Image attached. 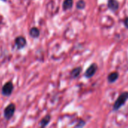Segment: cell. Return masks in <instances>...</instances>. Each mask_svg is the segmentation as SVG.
Segmentation results:
<instances>
[{
  "label": "cell",
  "mask_w": 128,
  "mask_h": 128,
  "mask_svg": "<svg viewBox=\"0 0 128 128\" xmlns=\"http://www.w3.org/2000/svg\"><path fill=\"white\" fill-rule=\"evenodd\" d=\"M128 100V91H123L122 92L117 100H115L114 105H113V111H117L119 110L127 101Z\"/></svg>",
  "instance_id": "1"
},
{
  "label": "cell",
  "mask_w": 128,
  "mask_h": 128,
  "mask_svg": "<svg viewBox=\"0 0 128 128\" xmlns=\"http://www.w3.org/2000/svg\"><path fill=\"white\" fill-rule=\"evenodd\" d=\"M15 109H16V107H15V105L14 103L9 104L4 110L5 118L7 119H10L13 116V115L15 112Z\"/></svg>",
  "instance_id": "2"
},
{
  "label": "cell",
  "mask_w": 128,
  "mask_h": 128,
  "mask_svg": "<svg viewBox=\"0 0 128 128\" xmlns=\"http://www.w3.org/2000/svg\"><path fill=\"white\" fill-rule=\"evenodd\" d=\"M98 69V66L96 63H93L91 64L88 68L87 69V70L85 71V76L87 78H91L94 76V74L96 73V72L97 71Z\"/></svg>",
  "instance_id": "3"
},
{
  "label": "cell",
  "mask_w": 128,
  "mask_h": 128,
  "mask_svg": "<svg viewBox=\"0 0 128 128\" xmlns=\"http://www.w3.org/2000/svg\"><path fill=\"white\" fill-rule=\"evenodd\" d=\"M13 88H14V86H13L12 82H8L3 87V90H2L3 94L6 95V96L10 95L12 94V91H13Z\"/></svg>",
  "instance_id": "4"
},
{
  "label": "cell",
  "mask_w": 128,
  "mask_h": 128,
  "mask_svg": "<svg viewBox=\"0 0 128 128\" xmlns=\"http://www.w3.org/2000/svg\"><path fill=\"white\" fill-rule=\"evenodd\" d=\"M108 8L111 11H117L119 8V2L117 0H108Z\"/></svg>",
  "instance_id": "5"
},
{
  "label": "cell",
  "mask_w": 128,
  "mask_h": 128,
  "mask_svg": "<svg viewBox=\"0 0 128 128\" xmlns=\"http://www.w3.org/2000/svg\"><path fill=\"white\" fill-rule=\"evenodd\" d=\"M15 44L17 45V47L18 49H22L24 48L25 46H26V44H27V41L26 39L22 37V36H20V37H18L15 40Z\"/></svg>",
  "instance_id": "6"
},
{
  "label": "cell",
  "mask_w": 128,
  "mask_h": 128,
  "mask_svg": "<svg viewBox=\"0 0 128 128\" xmlns=\"http://www.w3.org/2000/svg\"><path fill=\"white\" fill-rule=\"evenodd\" d=\"M118 77H119V73L116 71H114L108 74L107 79L109 83H113V82H116V80L118 79Z\"/></svg>",
  "instance_id": "7"
},
{
  "label": "cell",
  "mask_w": 128,
  "mask_h": 128,
  "mask_svg": "<svg viewBox=\"0 0 128 128\" xmlns=\"http://www.w3.org/2000/svg\"><path fill=\"white\" fill-rule=\"evenodd\" d=\"M81 67H75V69H73L72 70V72H71V76H72V77H73V78H77L79 75H80V73H81Z\"/></svg>",
  "instance_id": "8"
},
{
  "label": "cell",
  "mask_w": 128,
  "mask_h": 128,
  "mask_svg": "<svg viewBox=\"0 0 128 128\" xmlns=\"http://www.w3.org/2000/svg\"><path fill=\"white\" fill-rule=\"evenodd\" d=\"M73 5V1L72 0H65L63 4V8L64 10L70 9Z\"/></svg>",
  "instance_id": "9"
},
{
  "label": "cell",
  "mask_w": 128,
  "mask_h": 128,
  "mask_svg": "<svg viewBox=\"0 0 128 128\" xmlns=\"http://www.w3.org/2000/svg\"><path fill=\"white\" fill-rule=\"evenodd\" d=\"M30 36H32L33 38H38L40 35V32L39 30V29L36 28V27H33L30 29Z\"/></svg>",
  "instance_id": "10"
},
{
  "label": "cell",
  "mask_w": 128,
  "mask_h": 128,
  "mask_svg": "<svg viewBox=\"0 0 128 128\" xmlns=\"http://www.w3.org/2000/svg\"><path fill=\"white\" fill-rule=\"evenodd\" d=\"M50 120H51V116H50V115H46V116L41 121V122H40L41 127H45V126L49 123Z\"/></svg>",
  "instance_id": "11"
},
{
  "label": "cell",
  "mask_w": 128,
  "mask_h": 128,
  "mask_svg": "<svg viewBox=\"0 0 128 128\" xmlns=\"http://www.w3.org/2000/svg\"><path fill=\"white\" fill-rule=\"evenodd\" d=\"M85 5H86V4L84 0H79L76 4V7L78 9H84Z\"/></svg>",
  "instance_id": "12"
},
{
  "label": "cell",
  "mask_w": 128,
  "mask_h": 128,
  "mask_svg": "<svg viewBox=\"0 0 128 128\" xmlns=\"http://www.w3.org/2000/svg\"><path fill=\"white\" fill-rule=\"evenodd\" d=\"M123 24H124V26L128 29V17H126V18H124V20H123Z\"/></svg>",
  "instance_id": "13"
},
{
  "label": "cell",
  "mask_w": 128,
  "mask_h": 128,
  "mask_svg": "<svg viewBox=\"0 0 128 128\" xmlns=\"http://www.w3.org/2000/svg\"><path fill=\"white\" fill-rule=\"evenodd\" d=\"M3 1H6V0H3Z\"/></svg>",
  "instance_id": "14"
}]
</instances>
